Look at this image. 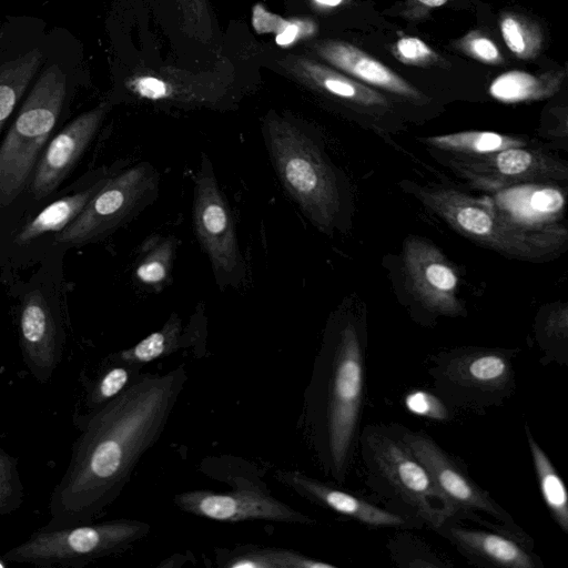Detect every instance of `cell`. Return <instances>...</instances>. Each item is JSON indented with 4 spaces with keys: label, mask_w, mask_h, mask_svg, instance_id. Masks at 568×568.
Returning a JSON list of instances; mask_svg holds the SVG:
<instances>
[{
    "label": "cell",
    "mask_w": 568,
    "mask_h": 568,
    "mask_svg": "<svg viewBox=\"0 0 568 568\" xmlns=\"http://www.w3.org/2000/svg\"><path fill=\"white\" fill-rule=\"evenodd\" d=\"M186 378L183 365L164 374L140 373L120 395L80 418L43 527L90 523L120 496L163 433Z\"/></svg>",
    "instance_id": "cell-1"
},
{
    "label": "cell",
    "mask_w": 568,
    "mask_h": 568,
    "mask_svg": "<svg viewBox=\"0 0 568 568\" xmlns=\"http://www.w3.org/2000/svg\"><path fill=\"white\" fill-rule=\"evenodd\" d=\"M365 395V343L352 317L326 331L304 396V426L323 473L344 484Z\"/></svg>",
    "instance_id": "cell-2"
},
{
    "label": "cell",
    "mask_w": 568,
    "mask_h": 568,
    "mask_svg": "<svg viewBox=\"0 0 568 568\" xmlns=\"http://www.w3.org/2000/svg\"><path fill=\"white\" fill-rule=\"evenodd\" d=\"M357 446L369 490L384 508L414 528L434 530L457 511L402 439L395 423L366 425Z\"/></svg>",
    "instance_id": "cell-3"
},
{
    "label": "cell",
    "mask_w": 568,
    "mask_h": 568,
    "mask_svg": "<svg viewBox=\"0 0 568 568\" xmlns=\"http://www.w3.org/2000/svg\"><path fill=\"white\" fill-rule=\"evenodd\" d=\"M262 132L285 192L316 229L332 235L339 220L342 193L320 143L297 121L275 112L265 116Z\"/></svg>",
    "instance_id": "cell-4"
},
{
    "label": "cell",
    "mask_w": 568,
    "mask_h": 568,
    "mask_svg": "<svg viewBox=\"0 0 568 568\" xmlns=\"http://www.w3.org/2000/svg\"><path fill=\"white\" fill-rule=\"evenodd\" d=\"M412 193L458 234L509 258L548 261L560 254L568 240L567 229L535 231L514 224L487 196L440 185H415Z\"/></svg>",
    "instance_id": "cell-5"
},
{
    "label": "cell",
    "mask_w": 568,
    "mask_h": 568,
    "mask_svg": "<svg viewBox=\"0 0 568 568\" xmlns=\"http://www.w3.org/2000/svg\"><path fill=\"white\" fill-rule=\"evenodd\" d=\"M65 95V73L58 64L49 65L37 79L0 144V206L11 204L27 190Z\"/></svg>",
    "instance_id": "cell-6"
},
{
    "label": "cell",
    "mask_w": 568,
    "mask_h": 568,
    "mask_svg": "<svg viewBox=\"0 0 568 568\" xmlns=\"http://www.w3.org/2000/svg\"><path fill=\"white\" fill-rule=\"evenodd\" d=\"M62 254L57 250L45 258L24 285L18 305L23 363L41 384L51 379L65 344Z\"/></svg>",
    "instance_id": "cell-7"
},
{
    "label": "cell",
    "mask_w": 568,
    "mask_h": 568,
    "mask_svg": "<svg viewBox=\"0 0 568 568\" xmlns=\"http://www.w3.org/2000/svg\"><path fill=\"white\" fill-rule=\"evenodd\" d=\"M515 357L514 349L458 347L433 355L427 372L444 404L480 410L515 393Z\"/></svg>",
    "instance_id": "cell-8"
},
{
    "label": "cell",
    "mask_w": 568,
    "mask_h": 568,
    "mask_svg": "<svg viewBox=\"0 0 568 568\" xmlns=\"http://www.w3.org/2000/svg\"><path fill=\"white\" fill-rule=\"evenodd\" d=\"M150 528L148 523L126 518L51 528L42 526L2 557L8 561L41 567H82L129 549L148 536Z\"/></svg>",
    "instance_id": "cell-9"
},
{
    "label": "cell",
    "mask_w": 568,
    "mask_h": 568,
    "mask_svg": "<svg viewBox=\"0 0 568 568\" xmlns=\"http://www.w3.org/2000/svg\"><path fill=\"white\" fill-rule=\"evenodd\" d=\"M159 181L158 171L148 162L113 173L52 244L63 251L106 239L155 201Z\"/></svg>",
    "instance_id": "cell-10"
},
{
    "label": "cell",
    "mask_w": 568,
    "mask_h": 568,
    "mask_svg": "<svg viewBox=\"0 0 568 568\" xmlns=\"http://www.w3.org/2000/svg\"><path fill=\"white\" fill-rule=\"evenodd\" d=\"M192 213L196 237L209 257L220 290L240 286L246 270L234 220L205 153L195 176Z\"/></svg>",
    "instance_id": "cell-11"
},
{
    "label": "cell",
    "mask_w": 568,
    "mask_h": 568,
    "mask_svg": "<svg viewBox=\"0 0 568 568\" xmlns=\"http://www.w3.org/2000/svg\"><path fill=\"white\" fill-rule=\"evenodd\" d=\"M469 562L496 568H542L534 541L517 524L487 520L475 511H456L434 529Z\"/></svg>",
    "instance_id": "cell-12"
},
{
    "label": "cell",
    "mask_w": 568,
    "mask_h": 568,
    "mask_svg": "<svg viewBox=\"0 0 568 568\" xmlns=\"http://www.w3.org/2000/svg\"><path fill=\"white\" fill-rule=\"evenodd\" d=\"M445 164L470 186L488 194L516 184L559 183L568 179L565 162L527 145L479 158L452 155Z\"/></svg>",
    "instance_id": "cell-13"
},
{
    "label": "cell",
    "mask_w": 568,
    "mask_h": 568,
    "mask_svg": "<svg viewBox=\"0 0 568 568\" xmlns=\"http://www.w3.org/2000/svg\"><path fill=\"white\" fill-rule=\"evenodd\" d=\"M395 426L402 439L457 511H475L504 524L516 525L511 515L487 490L477 485L460 464L428 434L402 424Z\"/></svg>",
    "instance_id": "cell-14"
},
{
    "label": "cell",
    "mask_w": 568,
    "mask_h": 568,
    "mask_svg": "<svg viewBox=\"0 0 568 568\" xmlns=\"http://www.w3.org/2000/svg\"><path fill=\"white\" fill-rule=\"evenodd\" d=\"M403 264L408 290L426 311L449 317L465 314L458 274L436 245L420 236L406 237Z\"/></svg>",
    "instance_id": "cell-15"
},
{
    "label": "cell",
    "mask_w": 568,
    "mask_h": 568,
    "mask_svg": "<svg viewBox=\"0 0 568 568\" xmlns=\"http://www.w3.org/2000/svg\"><path fill=\"white\" fill-rule=\"evenodd\" d=\"M181 510L223 523L267 520L312 525L314 519L276 499L266 489L237 487L227 493L190 490L173 498Z\"/></svg>",
    "instance_id": "cell-16"
},
{
    "label": "cell",
    "mask_w": 568,
    "mask_h": 568,
    "mask_svg": "<svg viewBox=\"0 0 568 568\" xmlns=\"http://www.w3.org/2000/svg\"><path fill=\"white\" fill-rule=\"evenodd\" d=\"M110 109L109 101L101 102L49 140L27 186L33 200L42 201L57 192L93 141Z\"/></svg>",
    "instance_id": "cell-17"
},
{
    "label": "cell",
    "mask_w": 568,
    "mask_h": 568,
    "mask_svg": "<svg viewBox=\"0 0 568 568\" xmlns=\"http://www.w3.org/2000/svg\"><path fill=\"white\" fill-rule=\"evenodd\" d=\"M488 200L514 224L535 231L562 230L566 192L558 183H523L489 193Z\"/></svg>",
    "instance_id": "cell-18"
},
{
    "label": "cell",
    "mask_w": 568,
    "mask_h": 568,
    "mask_svg": "<svg viewBox=\"0 0 568 568\" xmlns=\"http://www.w3.org/2000/svg\"><path fill=\"white\" fill-rule=\"evenodd\" d=\"M276 476L278 481L313 504L363 525L379 528H414L399 515L303 473L281 470Z\"/></svg>",
    "instance_id": "cell-19"
},
{
    "label": "cell",
    "mask_w": 568,
    "mask_h": 568,
    "mask_svg": "<svg viewBox=\"0 0 568 568\" xmlns=\"http://www.w3.org/2000/svg\"><path fill=\"white\" fill-rule=\"evenodd\" d=\"M113 173L112 168H100L70 184L18 230L14 244L27 246L49 235L54 239L80 215Z\"/></svg>",
    "instance_id": "cell-20"
},
{
    "label": "cell",
    "mask_w": 568,
    "mask_h": 568,
    "mask_svg": "<svg viewBox=\"0 0 568 568\" xmlns=\"http://www.w3.org/2000/svg\"><path fill=\"white\" fill-rule=\"evenodd\" d=\"M280 64L295 79L327 97L367 111L389 106L384 94L315 60L287 55Z\"/></svg>",
    "instance_id": "cell-21"
},
{
    "label": "cell",
    "mask_w": 568,
    "mask_h": 568,
    "mask_svg": "<svg viewBox=\"0 0 568 568\" xmlns=\"http://www.w3.org/2000/svg\"><path fill=\"white\" fill-rule=\"evenodd\" d=\"M313 50L331 65L362 82L414 102L425 100V95L418 89L384 63L348 42L322 40L313 44Z\"/></svg>",
    "instance_id": "cell-22"
},
{
    "label": "cell",
    "mask_w": 568,
    "mask_h": 568,
    "mask_svg": "<svg viewBox=\"0 0 568 568\" xmlns=\"http://www.w3.org/2000/svg\"><path fill=\"white\" fill-rule=\"evenodd\" d=\"M565 77L564 70L541 74L510 70L495 78L488 91L494 99L505 103L544 100L559 91Z\"/></svg>",
    "instance_id": "cell-23"
},
{
    "label": "cell",
    "mask_w": 568,
    "mask_h": 568,
    "mask_svg": "<svg viewBox=\"0 0 568 568\" xmlns=\"http://www.w3.org/2000/svg\"><path fill=\"white\" fill-rule=\"evenodd\" d=\"M217 562L224 568H335V565L298 551L254 545L220 550Z\"/></svg>",
    "instance_id": "cell-24"
},
{
    "label": "cell",
    "mask_w": 568,
    "mask_h": 568,
    "mask_svg": "<svg viewBox=\"0 0 568 568\" xmlns=\"http://www.w3.org/2000/svg\"><path fill=\"white\" fill-rule=\"evenodd\" d=\"M425 143L440 152L462 158L485 156L508 148L525 146V139L491 131H462L427 136Z\"/></svg>",
    "instance_id": "cell-25"
},
{
    "label": "cell",
    "mask_w": 568,
    "mask_h": 568,
    "mask_svg": "<svg viewBox=\"0 0 568 568\" xmlns=\"http://www.w3.org/2000/svg\"><path fill=\"white\" fill-rule=\"evenodd\" d=\"M527 443L544 503L562 532L568 534V494L554 464L525 425Z\"/></svg>",
    "instance_id": "cell-26"
},
{
    "label": "cell",
    "mask_w": 568,
    "mask_h": 568,
    "mask_svg": "<svg viewBox=\"0 0 568 568\" xmlns=\"http://www.w3.org/2000/svg\"><path fill=\"white\" fill-rule=\"evenodd\" d=\"M43 54L34 48L0 67V133L39 70Z\"/></svg>",
    "instance_id": "cell-27"
},
{
    "label": "cell",
    "mask_w": 568,
    "mask_h": 568,
    "mask_svg": "<svg viewBox=\"0 0 568 568\" xmlns=\"http://www.w3.org/2000/svg\"><path fill=\"white\" fill-rule=\"evenodd\" d=\"M178 241L173 235L152 236L142 246L134 277L148 290L158 291L170 277Z\"/></svg>",
    "instance_id": "cell-28"
},
{
    "label": "cell",
    "mask_w": 568,
    "mask_h": 568,
    "mask_svg": "<svg viewBox=\"0 0 568 568\" xmlns=\"http://www.w3.org/2000/svg\"><path fill=\"white\" fill-rule=\"evenodd\" d=\"M182 337V320L178 314L173 313L162 328L151 333L134 346L112 354L110 357L141 367L181 347Z\"/></svg>",
    "instance_id": "cell-29"
},
{
    "label": "cell",
    "mask_w": 568,
    "mask_h": 568,
    "mask_svg": "<svg viewBox=\"0 0 568 568\" xmlns=\"http://www.w3.org/2000/svg\"><path fill=\"white\" fill-rule=\"evenodd\" d=\"M499 28L504 42L517 58L530 60L540 52L544 34L532 20L507 12L501 16Z\"/></svg>",
    "instance_id": "cell-30"
},
{
    "label": "cell",
    "mask_w": 568,
    "mask_h": 568,
    "mask_svg": "<svg viewBox=\"0 0 568 568\" xmlns=\"http://www.w3.org/2000/svg\"><path fill=\"white\" fill-rule=\"evenodd\" d=\"M98 377L90 383L85 394L89 412L95 410L120 395L140 374L139 366L113 359Z\"/></svg>",
    "instance_id": "cell-31"
},
{
    "label": "cell",
    "mask_w": 568,
    "mask_h": 568,
    "mask_svg": "<svg viewBox=\"0 0 568 568\" xmlns=\"http://www.w3.org/2000/svg\"><path fill=\"white\" fill-rule=\"evenodd\" d=\"M567 337L568 310L564 304L551 310L537 328V339L545 354L544 364H567Z\"/></svg>",
    "instance_id": "cell-32"
},
{
    "label": "cell",
    "mask_w": 568,
    "mask_h": 568,
    "mask_svg": "<svg viewBox=\"0 0 568 568\" xmlns=\"http://www.w3.org/2000/svg\"><path fill=\"white\" fill-rule=\"evenodd\" d=\"M393 561L399 567L443 568L445 564L423 540L409 535L398 534L388 542Z\"/></svg>",
    "instance_id": "cell-33"
},
{
    "label": "cell",
    "mask_w": 568,
    "mask_h": 568,
    "mask_svg": "<svg viewBox=\"0 0 568 568\" xmlns=\"http://www.w3.org/2000/svg\"><path fill=\"white\" fill-rule=\"evenodd\" d=\"M24 500L18 460L0 447V515L16 511Z\"/></svg>",
    "instance_id": "cell-34"
},
{
    "label": "cell",
    "mask_w": 568,
    "mask_h": 568,
    "mask_svg": "<svg viewBox=\"0 0 568 568\" xmlns=\"http://www.w3.org/2000/svg\"><path fill=\"white\" fill-rule=\"evenodd\" d=\"M394 57L404 64L435 65L443 59L426 42L416 37H402L393 45Z\"/></svg>",
    "instance_id": "cell-35"
},
{
    "label": "cell",
    "mask_w": 568,
    "mask_h": 568,
    "mask_svg": "<svg viewBox=\"0 0 568 568\" xmlns=\"http://www.w3.org/2000/svg\"><path fill=\"white\" fill-rule=\"evenodd\" d=\"M463 52L486 64H501L504 58L495 42L480 31H470L456 44Z\"/></svg>",
    "instance_id": "cell-36"
},
{
    "label": "cell",
    "mask_w": 568,
    "mask_h": 568,
    "mask_svg": "<svg viewBox=\"0 0 568 568\" xmlns=\"http://www.w3.org/2000/svg\"><path fill=\"white\" fill-rule=\"evenodd\" d=\"M317 32V24L308 18L282 20L276 31L275 41L281 47L291 45L302 39L313 37Z\"/></svg>",
    "instance_id": "cell-37"
},
{
    "label": "cell",
    "mask_w": 568,
    "mask_h": 568,
    "mask_svg": "<svg viewBox=\"0 0 568 568\" xmlns=\"http://www.w3.org/2000/svg\"><path fill=\"white\" fill-rule=\"evenodd\" d=\"M406 405L416 414L434 419L444 420L448 417L444 403L437 396L429 393L415 392L410 394L407 396Z\"/></svg>",
    "instance_id": "cell-38"
},
{
    "label": "cell",
    "mask_w": 568,
    "mask_h": 568,
    "mask_svg": "<svg viewBox=\"0 0 568 568\" xmlns=\"http://www.w3.org/2000/svg\"><path fill=\"white\" fill-rule=\"evenodd\" d=\"M132 90L140 97L152 101L170 100V85L155 77L145 75L132 82Z\"/></svg>",
    "instance_id": "cell-39"
},
{
    "label": "cell",
    "mask_w": 568,
    "mask_h": 568,
    "mask_svg": "<svg viewBox=\"0 0 568 568\" xmlns=\"http://www.w3.org/2000/svg\"><path fill=\"white\" fill-rule=\"evenodd\" d=\"M449 0H407L404 16L407 19H417L423 17L430 9H435L446 4Z\"/></svg>",
    "instance_id": "cell-40"
},
{
    "label": "cell",
    "mask_w": 568,
    "mask_h": 568,
    "mask_svg": "<svg viewBox=\"0 0 568 568\" xmlns=\"http://www.w3.org/2000/svg\"><path fill=\"white\" fill-rule=\"evenodd\" d=\"M311 2L321 10H331L334 8H338L347 2L349 0H311Z\"/></svg>",
    "instance_id": "cell-41"
}]
</instances>
